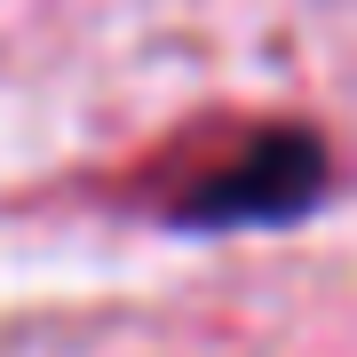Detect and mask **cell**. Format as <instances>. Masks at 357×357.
Listing matches in <instances>:
<instances>
[{
	"instance_id": "cell-1",
	"label": "cell",
	"mask_w": 357,
	"mask_h": 357,
	"mask_svg": "<svg viewBox=\"0 0 357 357\" xmlns=\"http://www.w3.org/2000/svg\"><path fill=\"white\" fill-rule=\"evenodd\" d=\"M333 167L326 143L310 128H255L238 151L191 167L175 191L159 199V215L175 230H255V222H302L326 199Z\"/></svg>"
}]
</instances>
